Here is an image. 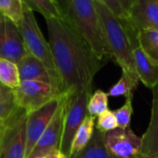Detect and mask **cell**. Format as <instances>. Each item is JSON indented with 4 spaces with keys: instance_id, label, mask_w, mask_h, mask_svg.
Instances as JSON below:
<instances>
[{
    "instance_id": "2",
    "label": "cell",
    "mask_w": 158,
    "mask_h": 158,
    "mask_svg": "<svg viewBox=\"0 0 158 158\" xmlns=\"http://www.w3.org/2000/svg\"><path fill=\"white\" fill-rule=\"evenodd\" d=\"M95 4L100 14L103 37L109 55L116 60L122 68L123 73L139 79L133 59V49L135 45L138 44L137 36L104 4L99 0H95Z\"/></svg>"
},
{
    "instance_id": "14",
    "label": "cell",
    "mask_w": 158,
    "mask_h": 158,
    "mask_svg": "<svg viewBox=\"0 0 158 158\" xmlns=\"http://www.w3.org/2000/svg\"><path fill=\"white\" fill-rule=\"evenodd\" d=\"M133 59L139 81L151 89L158 87V62L149 57L139 43L134 47Z\"/></svg>"
},
{
    "instance_id": "22",
    "label": "cell",
    "mask_w": 158,
    "mask_h": 158,
    "mask_svg": "<svg viewBox=\"0 0 158 158\" xmlns=\"http://www.w3.org/2000/svg\"><path fill=\"white\" fill-rule=\"evenodd\" d=\"M17 109L13 90L0 84V119L6 121Z\"/></svg>"
},
{
    "instance_id": "8",
    "label": "cell",
    "mask_w": 158,
    "mask_h": 158,
    "mask_svg": "<svg viewBox=\"0 0 158 158\" xmlns=\"http://www.w3.org/2000/svg\"><path fill=\"white\" fill-rule=\"evenodd\" d=\"M107 149L118 158H139L141 138L138 137L129 127H117L103 134Z\"/></svg>"
},
{
    "instance_id": "18",
    "label": "cell",
    "mask_w": 158,
    "mask_h": 158,
    "mask_svg": "<svg viewBox=\"0 0 158 158\" xmlns=\"http://www.w3.org/2000/svg\"><path fill=\"white\" fill-rule=\"evenodd\" d=\"M24 6L40 13L46 20L65 17L63 8L58 0H22Z\"/></svg>"
},
{
    "instance_id": "16",
    "label": "cell",
    "mask_w": 158,
    "mask_h": 158,
    "mask_svg": "<svg viewBox=\"0 0 158 158\" xmlns=\"http://www.w3.org/2000/svg\"><path fill=\"white\" fill-rule=\"evenodd\" d=\"M95 118L96 117L91 116L89 114L86 116L83 123L79 127L73 137L68 158L73 157V155H75L79 152H81L88 146L95 132Z\"/></svg>"
},
{
    "instance_id": "7",
    "label": "cell",
    "mask_w": 158,
    "mask_h": 158,
    "mask_svg": "<svg viewBox=\"0 0 158 158\" xmlns=\"http://www.w3.org/2000/svg\"><path fill=\"white\" fill-rule=\"evenodd\" d=\"M12 90L17 107L27 114L61 97V94L51 84L39 81H22L20 86Z\"/></svg>"
},
{
    "instance_id": "33",
    "label": "cell",
    "mask_w": 158,
    "mask_h": 158,
    "mask_svg": "<svg viewBox=\"0 0 158 158\" xmlns=\"http://www.w3.org/2000/svg\"><path fill=\"white\" fill-rule=\"evenodd\" d=\"M0 158H1V153H0Z\"/></svg>"
},
{
    "instance_id": "10",
    "label": "cell",
    "mask_w": 158,
    "mask_h": 158,
    "mask_svg": "<svg viewBox=\"0 0 158 158\" xmlns=\"http://www.w3.org/2000/svg\"><path fill=\"white\" fill-rule=\"evenodd\" d=\"M124 23L136 36L143 30L158 31V0H135Z\"/></svg>"
},
{
    "instance_id": "28",
    "label": "cell",
    "mask_w": 158,
    "mask_h": 158,
    "mask_svg": "<svg viewBox=\"0 0 158 158\" xmlns=\"http://www.w3.org/2000/svg\"><path fill=\"white\" fill-rule=\"evenodd\" d=\"M44 158H68V157L60 149H57V150H54L53 152H49L48 154H47Z\"/></svg>"
},
{
    "instance_id": "4",
    "label": "cell",
    "mask_w": 158,
    "mask_h": 158,
    "mask_svg": "<svg viewBox=\"0 0 158 158\" xmlns=\"http://www.w3.org/2000/svg\"><path fill=\"white\" fill-rule=\"evenodd\" d=\"M18 28L22 34L28 53L43 62L49 73L53 87L61 94V84L49 43L44 37L35 20L34 11L26 6H24L23 16L18 23Z\"/></svg>"
},
{
    "instance_id": "12",
    "label": "cell",
    "mask_w": 158,
    "mask_h": 158,
    "mask_svg": "<svg viewBox=\"0 0 158 158\" xmlns=\"http://www.w3.org/2000/svg\"><path fill=\"white\" fill-rule=\"evenodd\" d=\"M65 112V102L64 98L61 96L60 104L55 113L51 122L48 127L42 134L38 139L36 145L32 151L28 158L35 157H45L49 152L54 150L60 149L61 135H62V127H63V117Z\"/></svg>"
},
{
    "instance_id": "31",
    "label": "cell",
    "mask_w": 158,
    "mask_h": 158,
    "mask_svg": "<svg viewBox=\"0 0 158 158\" xmlns=\"http://www.w3.org/2000/svg\"><path fill=\"white\" fill-rule=\"evenodd\" d=\"M152 158H158V153H157V154H156V155H155V156H153V157H152Z\"/></svg>"
},
{
    "instance_id": "11",
    "label": "cell",
    "mask_w": 158,
    "mask_h": 158,
    "mask_svg": "<svg viewBox=\"0 0 158 158\" xmlns=\"http://www.w3.org/2000/svg\"><path fill=\"white\" fill-rule=\"evenodd\" d=\"M27 54L29 53L18 25L6 18L0 25V59L17 64Z\"/></svg>"
},
{
    "instance_id": "27",
    "label": "cell",
    "mask_w": 158,
    "mask_h": 158,
    "mask_svg": "<svg viewBox=\"0 0 158 158\" xmlns=\"http://www.w3.org/2000/svg\"><path fill=\"white\" fill-rule=\"evenodd\" d=\"M118 127L117 120L114 111L107 110L97 117V127L100 132L102 134L112 131Z\"/></svg>"
},
{
    "instance_id": "17",
    "label": "cell",
    "mask_w": 158,
    "mask_h": 158,
    "mask_svg": "<svg viewBox=\"0 0 158 158\" xmlns=\"http://www.w3.org/2000/svg\"><path fill=\"white\" fill-rule=\"evenodd\" d=\"M71 158H118L114 155L105 146L103 134L98 129L95 130L92 139L88 146Z\"/></svg>"
},
{
    "instance_id": "13",
    "label": "cell",
    "mask_w": 158,
    "mask_h": 158,
    "mask_svg": "<svg viewBox=\"0 0 158 158\" xmlns=\"http://www.w3.org/2000/svg\"><path fill=\"white\" fill-rule=\"evenodd\" d=\"M152 102L149 126L141 137L139 158H152L158 153V87L152 89Z\"/></svg>"
},
{
    "instance_id": "9",
    "label": "cell",
    "mask_w": 158,
    "mask_h": 158,
    "mask_svg": "<svg viewBox=\"0 0 158 158\" xmlns=\"http://www.w3.org/2000/svg\"><path fill=\"white\" fill-rule=\"evenodd\" d=\"M60 100L61 97L57 98L48 102L41 109L27 114L25 158L29 157L38 139L48 127L60 104Z\"/></svg>"
},
{
    "instance_id": "23",
    "label": "cell",
    "mask_w": 158,
    "mask_h": 158,
    "mask_svg": "<svg viewBox=\"0 0 158 158\" xmlns=\"http://www.w3.org/2000/svg\"><path fill=\"white\" fill-rule=\"evenodd\" d=\"M23 10L24 4L22 0H0V11L17 25L23 19Z\"/></svg>"
},
{
    "instance_id": "6",
    "label": "cell",
    "mask_w": 158,
    "mask_h": 158,
    "mask_svg": "<svg viewBox=\"0 0 158 158\" xmlns=\"http://www.w3.org/2000/svg\"><path fill=\"white\" fill-rule=\"evenodd\" d=\"M27 114L18 108L0 130L1 158H25Z\"/></svg>"
},
{
    "instance_id": "20",
    "label": "cell",
    "mask_w": 158,
    "mask_h": 158,
    "mask_svg": "<svg viewBox=\"0 0 158 158\" xmlns=\"http://www.w3.org/2000/svg\"><path fill=\"white\" fill-rule=\"evenodd\" d=\"M137 40L143 51L158 62V31L148 29L137 34Z\"/></svg>"
},
{
    "instance_id": "21",
    "label": "cell",
    "mask_w": 158,
    "mask_h": 158,
    "mask_svg": "<svg viewBox=\"0 0 158 158\" xmlns=\"http://www.w3.org/2000/svg\"><path fill=\"white\" fill-rule=\"evenodd\" d=\"M139 79L131 77L126 73H122V76L109 90L108 96L110 97H119L124 96L126 99L129 97H133L134 91L136 90L139 85Z\"/></svg>"
},
{
    "instance_id": "30",
    "label": "cell",
    "mask_w": 158,
    "mask_h": 158,
    "mask_svg": "<svg viewBox=\"0 0 158 158\" xmlns=\"http://www.w3.org/2000/svg\"><path fill=\"white\" fill-rule=\"evenodd\" d=\"M4 124H5V121L0 119V130H1V129H2V127H4Z\"/></svg>"
},
{
    "instance_id": "26",
    "label": "cell",
    "mask_w": 158,
    "mask_h": 158,
    "mask_svg": "<svg viewBox=\"0 0 158 158\" xmlns=\"http://www.w3.org/2000/svg\"><path fill=\"white\" fill-rule=\"evenodd\" d=\"M132 100L133 97H129L126 99V102L122 107L119 109L114 111L118 127L121 128H127L130 127V121H131V115L133 113V107H132Z\"/></svg>"
},
{
    "instance_id": "25",
    "label": "cell",
    "mask_w": 158,
    "mask_h": 158,
    "mask_svg": "<svg viewBox=\"0 0 158 158\" xmlns=\"http://www.w3.org/2000/svg\"><path fill=\"white\" fill-rule=\"evenodd\" d=\"M115 16L125 22L135 0H99Z\"/></svg>"
},
{
    "instance_id": "24",
    "label": "cell",
    "mask_w": 158,
    "mask_h": 158,
    "mask_svg": "<svg viewBox=\"0 0 158 158\" xmlns=\"http://www.w3.org/2000/svg\"><path fill=\"white\" fill-rule=\"evenodd\" d=\"M108 109V93L98 89L95 91L88 103V113L89 115L98 117Z\"/></svg>"
},
{
    "instance_id": "29",
    "label": "cell",
    "mask_w": 158,
    "mask_h": 158,
    "mask_svg": "<svg viewBox=\"0 0 158 158\" xmlns=\"http://www.w3.org/2000/svg\"><path fill=\"white\" fill-rule=\"evenodd\" d=\"M5 19H6V17L2 14V12H1V11H0V25L2 24V23L5 21Z\"/></svg>"
},
{
    "instance_id": "5",
    "label": "cell",
    "mask_w": 158,
    "mask_h": 158,
    "mask_svg": "<svg viewBox=\"0 0 158 158\" xmlns=\"http://www.w3.org/2000/svg\"><path fill=\"white\" fill-rule=\"evenodd\" d=\"M92 95V89L82 90L71 96L62 95L65 102L63 127L60 150L69 157L73 137L83 123L88 113V103Z\"/></svg>"
},
{
    "instance_id": "19",
    "label": "cell",
    "mask_w": 158,
    "mask_h": 158,
    "mask_svg": "<svg viewBox=\"0 0 158 158\" xmlns=\"http://www.w3.org/2000/svg\"><path fill=\"white\" fill-rule=\"evenodd\" d=\"M21 82L17 64L6 59H0V84L10 89H15Z\"/></svg>"
},
{
    "instance_id": "3",
    "label": "cell",
    "mask_w": 158,
    "mask_h": 158,
    "mask_svg": "<svg viewBox=\"0 0 158 158\" xmlns=\"http://www.w3.org/2000/svg\"><path fill=\"white\" fill-rule=\"evenodd\" d=\"M65 18L102 60L109 52L95 0H63Z\"/></svg>"
},
{
    "instance_id": "1",
    "label": "cell",
    "mask_w": 158,
    "mask_h": 158,
    "mask_svg": "<svg viewBox=\"0 0 158 158\" xmlns=\"http://www.w3.org/2000/svg\"><path fill=\"white\" fill-rule=\"evenodd\" d=\"M48 43L61 84V96L92 89L93 79L102 66L84 39L65 17L46 20Z\"/></svg>"
},
{
    "instance_id": "32",
    "label": "cell",
    "mask_w": 158,
    "mask_h": 158,
    "mask_svg": "<svg viewBox=\"0 0 158 158\" xmlns=\"http://www.w3.org/2000/svg\"><path fill=\"white\" fill-rule=\"evenodd\" d=\"M35 158H44V157H35Z\"/></svg>"
},
{
    "instance_id": "15",
    "label": "cell",
    "mask_w": 158,
    "mask_h": 158,
    "mask_svg": "<svg viewBox=\"0 0 158 158\" xmlns=\"http://www.w3.org/2000/svg\"><path fill=\"white\" fill-rule=\"evenodd\" d=\"M17 66L21 81H39L52 85L51 78L46 66L31 54H27L17 63Z\"/></svg>"
}]
</instances>
